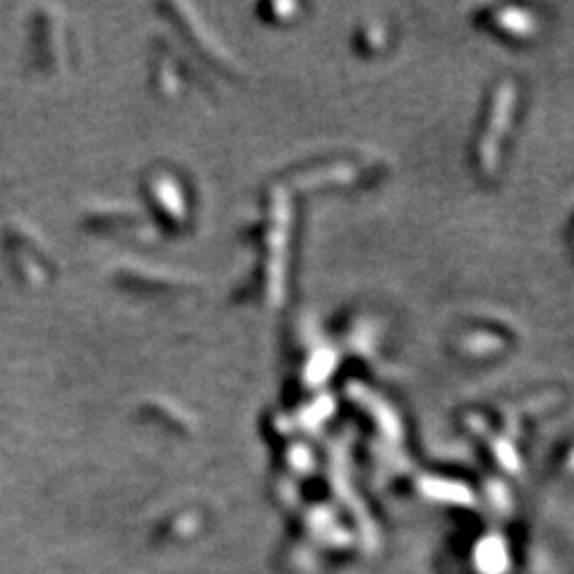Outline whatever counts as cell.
Returning a JSON list of instances; mask_svg holds the SVG:
<instances>
[{
    "mask_svg": "<svg viewBox=\"0 0 574 574\" xmlns=\"http://www.w3.org/2000/svg\"><path fill=\"white\" fill-rule=\"evenodd\" d=\"M512 98H515V92H512L511 83H504L500 87L498 94H495L494 109H492V121H489L487 132H485L481 147H478V158H481V166L487 172L495 169V160H498V143L503 138L506 126H509V117L512 111Z\"/></svg>",
    "mask_w": 574,
    "mask_h": 574,
    "instance_id": "cell-1",
    "label": "cell"
}]
</instances>
